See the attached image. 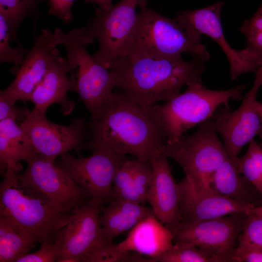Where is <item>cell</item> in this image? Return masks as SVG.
<instances>
[{"mask_svg":"<svg viewBox=\"0 0 262 262\" xmlns=\"http://www.w3.org/2000/svg\"><path fill=\"white\" fill-rule=\"evenodd\" d=\"M178 185L181 221L196 222L235 213H247L254 207L225 196L212 187L195 184L185 176Z\"/></svg>","mask_w":262,"mask_h":262,"instance_id":"obj_18","label":"cell"},{"mask_svg":"<svg viewBox=\"0 0 262 262\" xmlns=\"http://www.w3.org/2000/svg\"><path fill=\"white\" fill-rule=\"evenodd\" d=\"M240 31L246 39V48L262 62V0L254 15L243 22Z\"/></svg>","mask_w":262,"mask_h":262,"instance_id":"obj_29","label":"cell"},{"mask_svg":"<svg viewBox=\"0 0 262 262\" xmlns=\"http://www.w3.org/2000/svg\"><path fill=\"white\" fill-rule=\"evenodd\" d=\"M223 1L196 10H180L177 18L198 33L205 34L214 40L221 48L230 65L231 80L247 72L256 73L262 62L251 51L246 48L233 49L227 42L223 31L220 16Z\"/></svg>","mask_w":262,"mask_h":262,"instance_id":"obj_17","label":"cell"},{"mask_svg":"<svg viewBox=\"0 0 262 262\" xmlns=\"http://www.w3.org/2000/svg\"><path fill=\"white\" fill-rule=\"evenodd\" d=\"M152 214L151 208L123 199H114L108 206L103 205L100 222L108 244H113L114 239Z\"/></svg>","mask_w":262,"mask_h":262,"instance_id":"obj_21","label":"cell"},{"mask_svg":"<svg viewBox=\"0 0 262 262\" xmlns=\"http://www.w3.org/2000/svg\"><path fill=\"white\" fill-rule=\"evenodd\" d=\"M256 108L262 124V103L257 101L256 104Z\"/></svg>","mask_w":262,"mask_h":262,"instance_id":"obj_38","label":"cell"},{"mask_svg":"<svg viewBox=\"0 0 262 262\" xmlns=\"http://www.w3.org/2000/svg\"><path fill=\"white\" fill-rule=\"evenodd\" d=\"M253 213L262 217V203L259 206L252 208L247 213V214Z\"/></svg>","mask_w":262,"mask_h":262,"instance_id":"obj_37","label":"cell"},{"mask_svg":"<svg viewBox=\"0 0 262 262\" xmlns=\"http://www.w3.org/2000/svg\"><path fill=\"white\" fill-rule=\"evenodd\" d=\"M168 158L163 150L150 161L152 177L147 202L155 216L170 230L181 221V218L178 183L173 178Z\"/></svg>","mask_w":262,"mask_h":262,"instance_id":"obj_19","label":"cell"},{"mask_svg":"<svg viewBox=\"0 0 262 262\" xmlns=\"http://www.w3.org/2000/svg\"><path fill=\"white\" fill-rule=\"evenodd\" d=\"M21 178L48 197L60 211L73 215L92 196L55 163L36 152L25 160Z\"/></svg>","mask_w":262,"mask_h":262,"instance_id":"obj_12","label":"cell"},{"mask_svg":"<svg viewBox=\"0 0 262 262\" xmlns=\"http://www.w3.org/2000/svg\"><path fill=\"white\" fill-rule=\"evenodd\" d=\"M239 172L254 186L262 198V147L254 139L246 154L236 159Z\"/></svg>","mask_w":262,"mask_h":262,"instance_id":"obj_28","label":"cell"},{"mask_svg":"<svg viewBox=\"0 0 262 262\" xmlns=\"http://www.w3.org/2000/svg\"><path fill=\"white\" fill-rule=\"evenodd\" d=\"M59 257V251L54 243L44 241L37 251L24 254L15 262H57Z\"/></svg>","mask_w":262,"mask_h":262,"instance_id":"obj_32","label":"cell"},{"mask_svg":"<svg viewBox=\"0 0 262 262\" xmlns=\"http://www.w3.org/2000/svg\"><path fill=\"white\" fill-rule=\"evenodd\" d=\"M91 155L75 158L68 152L61 155L56 164L92 197L105 203L113 199V183L118 167L127 159L125 155L97 147Z\"/></svg>","mask_w":262,"mask_h":262,"instance_id":"obj_10","label":"cell"},{"mask_svg":"<svg viewBox=\"0 0 262 262\" xmlns=\"http://www.w3.org/2000/svg\"><path fill=\"white\" fill-rule=\"evenodd\" d=\"M59 45L66 50L73 91L79 95L92 116L96 115L112 97L115 87L112 72L100 65L88 52L90 44L83 27L64 33L56 28Z\"/></svg>","mask_w":262,"mask_h":262,"instance_id":"obj_6","label":"cell"},{"mask_svg":"<svg viewBox=\"0 0 262 262\" xmlns=\"http://www.w3.org/2000/svg\"><path fill=\"white\" fill-rule=\"evenodd\" d=\"M84 1L87 3H96L99 8L104 10H109L113 6V0H84Z\"/></svg>","mask_w":262,"mask_h":262,"instance_id":"obj_36","label":"cell"},{"mask_svg":"<svg viewBox=\"0 0 262 262\" xmlns=\"http://www.w3.org/2000/svg\"><path fill=\"white\" fill-rule=\"evenodd\" d=\"M104 203L100 198L91 197L58 230L54 240L59 253L57 262H88L94 254L108 245L100 222Z\"/></svg>","mask_w":262,"mask_h":262,"instance_id":"obj_9","label":"cell"},{"mask_svg":"<svg viewBox=\"0 0 262 262\" xmlns=\"http://www.w3.org/2000/svg\"><path fill=\"white\" fill-rule=\"evenodd\" d=\"M247 214L238 213L196 222L181 221L170 229L174 243H190L229 262Z\"/></svg>","mask_w":262,"mask_h":262,"instance_id":"obj_11","label":"cell"},{"mask_svg":"<svg viewBox=\"0 0 262 262\" xmlns=\"http://www.w3.org/2000/svg\"><path fill=\"white\" fill-rule=\"evenodd\" d=\"M58 45L57 32L43 30L36 36L33 46L26 49L22 64L11 69L15 80L0 93L14 104L29 101L35 88L59 56Z\"/></svg>","mask_w":262,"mask_h":262,"instance_id":"obj_16","label":"cell"},{"mask_svg":"<svg viewBox=\"0 0 262 262\" xmlns=\"http://www.w3.org/2000/svg\"><path fill=\"white\" fill-rule=\"evenodd\" d=\"M141 0H121L110 9L95 8V16L83 27L90 44L95 39L98 49L93 56L111 70L128 55L136 27V12Z\"/></svg>","mask_w":262,"mask_h":262,"instance_id":"obj_7","label":"cell"},{"mask_svg":"<svg viewBox=\"0 0 262 262\" xmlns=\"http://www.w3.org/2000/svg\"><path fill=\"white\" fill-rule=\"evenodd\" d=\"M43 0H0V13L6 19L9 27L11 41L17 43L22 50L24 48L18 39L19 27L26 19L33 21L34 31L39 16V6Z\"/></svg>","mask_w":262,"mask_h":262,"instance_id":"obj_25","label":"cell"},{"mask_svg":"<svg viewBox=\"0 0 262 262\" xmlns=\"http://www.w3.org/2000/svg\"><path fill=\"white\" fill-rule=\"evenodd\" d=\"M141 0L138 21L127 56L181 57L190 53L206 61L210 54L201 43V34L177 18H170L147 6Z\"/></svg>","mask_w":262,"mask_h":262,"instance_id":"obj_4","label":"cell"},{"mask_svg":"<svg viewBox=\"0 0 262 262\" xmlns=\"http://www.w3.org/2000/svg\"><path fill=\"white\" fill-rule=\"evenodd\" d=\"M15 104L0 93V121L6 119L24 121L31 110L18 108Z\"/></svg>","mask_w":262,"mask_h":262,"instance_id":"obj_33","label":"cell"},{"mask_svg":"<svg viewBox=\"0 0 262 262\" xmlns=\"http://www.w3.org/2000/svg\"><path fill=\"white\" fill-rule=\"evenodd\" d=\"M236 159L229 158L220 165L213 175L212 187L235 201L253 207L260 205L262 202L260 194L239 172Z\"/></svg>","mask_w":262,"mask_h":262,"instance_id":"obj_23","label":"cell"},{"mask_svg":"<svg viewBox=\"0 0 262 262\" xmlns=\"http://www.w3.org/2000/svg\"><path fill=\"white\" fill-rule=\"evenodd\" d=\"M237 246L246 249H262V217L253 213L247 214Z\"/></svg>","mask_w":262,"mask_h":262,"instance_id":"obj_30","label":"cell"},{"mask_svg":"<svg viewBox=\"0 0 262 262\" xmlns=\"http://www.w3.org/2000/svg\"><path fill=\"white\" fill-rule=\"evenodd\" d=\"M262 85V66L256 73L251 88L245 96L242 104L231 111L229 104L221 105L213 116L215 129L223 139L229 158L235 160L243 147L256 136L262 139V124L256 108L257 96Z\"/></svg>","mask_w":262,"mask_h":262,"instance_id":"obj_15","label":"cell"},{"mask_svg":"<svg viewBox=\"0 0 262 262\" xmlns=\"http://www.w3.org/2000/svg\"><path fill=\"white\" fill-rule=\"evenodd\" d=\"M213 116L199 124L195 133L167 143L164 150L181 167L191 182L207 187H212L215 172L229 158L217 135Z\"/></svg>","mask_w":262,"mask_h":262,"instance_id":"obj_8","label":"cell"},{"mask_svg":"<svg viewBox=\"0 0 262 262\" xmlns=\"http://www.w3.org/2000/svg\"><path fill=\"white\" fill-rule=\"evenodd\" d=\"M49 15L58 17L64 23L69 24L73 19L71 8L75 0H47Z\"/></svg>","mask_w":262,"mask_h":262,"instance_id":"obj_34","label":"cell"},{"mask_svg":"<svg viewBox=\"0 0 262 262\" xmlns=\"http://www.w3.org/2000/svg\"><path fill=\"white\" fill-rule=\"evenodd\" d=\"M229 262H262V249L236 246L229 257Z\"/></svg>","mask_w":262,"mask_h":262,"instance_id":"obj_35","label":"cell"},{"mask_svg":"<svg viewBox=\"0 0 262 262\" xmlns=\"http://www.w3.org/2000/svg\"><path fill=\"white\" fill-rule=\"evenodd\" d=\"M9 27L6 19L0 13V63H12L15 66L22 64L25 58V52L18 48L10 45Z\"/></svg>","mask_w":262,"mask_h":262,"instance_id":"obj_31","label":"cell"},{"mask_svg":"<svg viewBox=\"0 0 262 262\" xmlns=\"http://www.w3.org/2000/svg\"><path fill=\"white\" fill-rule=\"evenodd\" d=\"M35 238L11 220L0 216V262H15L35 247Z\"/></svg>","mask_w":262,"mask_h":262,"instance_id":"obj_24","label":"cell"},{"mask_svg":"<svg viewBox=\"0 0 262 262\" xmlns=\"http://www.w3.org/2000/svg\"><path fill=\"white\" fill-rule=\"evenodd\" d=\"M158 262H226L219 256L190 243H174L155 259Z\"/></svg>","mask_w":262,"mask_h":262,"instance_id":"obj_27","label":"cell"},{"mask_svg":"<svg viewBox=\"0 0 262 262\" xmlns=\"http://www.w3.org/2000/svg\"><path fill=\"white\" fill-rule=\"evenodd\" d=\"M88 129L91 139L86 148L103 147L148 162L167 144L162 126L152 109H145L123 92H114L92 116Z\"/></svg>","mask_w":262,"mask_h":262,"instance_id":"obj_1","label":"cell"},{"mask_svg":"<svg viewBox=\"0 0 262 262\" xmlns=\"http://www.w3.org/2000/svg\"><path fill=\"white\" fill-rule=\"evenodd\" d=\"M172 231L154 214L146 217L129 230L118 244L107 245L94 255V262H139L141 254L155 258L173 245Z\"/></svg>","mask_w":262,"mask_h":262,"instance_id":"obj_13","label":"cell"},{"mask_svg":"<svg viewBox=\"0 0 262 262\" xmlns=\"http://www.w3.org/2000/svg\"><path fill=\"white\" fill-rule=\"evenodd\" d=\"M20 127L31 140L35 151L55 162L57 158L70 150L86 148L90 133L82 117L71 120L68 125L49 121L46 114L30 112Z\"/></svg>","mask_w":262,"mask_h":262,"instance_id":"obj_14","label":"cell"},{"mask_svg":"<svg viewBox=\"0 0 262 262\" xmlns=\"http://www.w3.org/2000/svg\"><path fill=\"white\" fill-rule=\"evenodd\" d=\"M204 61L195 58L127 56L111 70L115 87L143 108L150 110L159 101L179 95L181 88L201 79Z\"/></svg>","mask_w":262,"mask_h":262,"instance_id":"obj_2","label":"cell"},{"mask_svg":"<svg viewBox=\"0 0 262 262\" xmlns=\"http://www.w3.org/2000/svg\"><path fill=\"white\" fill-rule=\"evenodd\" d=\"M182 93L166 103L152 108L163 128L167 143L183 135L187 131L212 117L217 108L232 99L242 98L244 85L226 90L208 89L201 78L187 85Z\"/></svg>","mask_w":262,"mask_h":262,"instance_id":"obj_5","label":"cell"},{"mask_svg":"<svg viewBox=\"0 0 262 262\" xmlns=\"http://www.w3.org/2000/svg\"><path fill=\"white\" fill-rule=\"evenodd\" d=\"M35 152L29 137L16 121H0V168L3 177L8 169L20 171L22 167L19 162L25 161Z\"/></svg>","mask_w":262,"mask_h":262,"instance_id":"obj_22","label":"cell"},{"mask_svg":"<svg viewBox=\"0 0 262 262\" xmlns=\"http://www.w3.org/2000/svg\"><path fill=\"white\" fill-rule=\"evenodd\" d=\"M152 177V170L150 162L136 158L133 173L129 183L113 199H120L140 204H145L147 202Z\"/></svg>","mask_w":262,"mask_h":262,"instance_id":"obj_26","label":"cell"},{"mask_svg":"<svg viewBox=\"0 0 262 262\" xmlns=\"http://www.w3.org/2000/svg\"><path fill=\"white\" fill-rule=\"evenodd\" d=\"M0 185V216L33 235L37 242L54 243L58 230L71 219L48 197L7 170Z\"/></svg>","mask_w":262,"mask_h":262,"instance_id":"obj_3","label":"cell"},{"mask_svg":"<svg viewBox=\"0 0 262 262\" xmlns=\"http://www.w3.org/2000/svg\"><path fill=\"white\" fill-rule=\"evenodd\" d=\"M70 71L67 60L59 56L31 96L30 101L34 105L32 112L46 114L48 107L55 103L60 105L65 115L73 112L75 104L67 97L69 91H73L72 82L67 76Z\"/></svg>","mask_w":262,"mask_h":262,"instance_id":"obj_20","label":"cell"}]
</instances>
